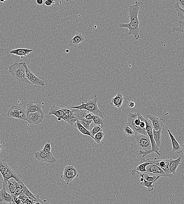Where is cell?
I'll list each match as a JSON object with an SVG mask.
<instances>
[{
    "label": "cell",
    "instance_id": "25",
    "mask_svg": "<svg viewBox=\"0 0 184 204\" xmlns=\"http://www.w3.org/2000/svg\"><path fill=\"white\" fill-rule=\"evenodd\" d=\"M13 202L14 201L12 195L8 193L5 188L0 189V202L9 203Z\"/></svg>",
    "mask_w": 184,
    "mask_h": 204
},
{
    "label": "cell",
    "instance_id": "19",
    "mask_svg": "<svg viewBox=\"0 0 184 204\" xmlns=\"http://www.w3.org/2000/svg\"><path fill=\"white\" fill-rule=\"evenodd\" d=\"M27 115L29 113L39 112L43 116L45 114L42 109L41 105L39 104H34L32 101H31L27 103L26 111Z\"/></svg>",
    "mask_w": 184,
    "mask_h": 204
},
{
    "label": "cell",
    "instance_id": "27",
    "mask_svg": "<svg viewBox=\"0 0 184 204\" xmlns=\"http://www.w3.org/2000/svg\"><path fill=\"white\" fill-rule=\"evenodd\" d=\"M124 98L123 94L121 93H118L115 97L112 99L111 103L114 107L120 108L123 105Z\"/></svg>",
    "mask_w": 184,
    "mask_h": 204
},
{
    "label": "cell",
    "instance_id": "24",
    "mask_svg": "<svg viewBox=\"0 0 184 204\" xmlns=\"http://www.w3.org/2000/svg\"><path fill=\"white\" fill-rule=\"evenodd\" d=\"M33 50L32 49H29L18 48L15 49L11 50L10 51V54L18 56L22 58L23 57L27 56L28 54L33 52Z\"/></svg>",
    "mask_w": 184,
    "mask_h": 204
},
{
    "label": "cell",
    "instance_id": "7",
    "mask_svg": "<svg viewBox=\"0 0 184 204\" xmlns=\"http://www.w3.org/2000/svg\"><path fill=\"white\" fill-rule=\"evenodd\" d=\"M79 176L78 171L75 167L73 165H68L64 168L61 178L64 181L66 184L69 185Z\"/></svg>",
    "mask_w": 184,
    "mask_h": 204
},
{
    "label": "cell",
    "instance_id": "47",
    "mask_svg": "<svg viewBox=\"0 0 184 204\" xmlns=\"http://www.w3.org/2000/svg\"><path fill=\"white\" fill-rule=\"evenodd\" d=\"M37 5H42L43 4V0H36V1Z\"/></svg>",
    "mask_w": 184,
    "mask_h": 204
},
{
    "label": "cell",
    "instance_id": "49",
    "mask_svg": "<svg viewBox=\"0 0 184 204\" xmlns=\"http://www.w3.org/2000/svg\"><path fill=\"white\" fill-rule=\"evenodd\" d=\"M9 204H17L15 203V202H10V203H9Z\"/></svg>",
    "mask_w": 184,
    "mask_h": 204
},
{
    "label": "cell",
    "instance_id": "15",
    "mask_svg": "<svg viewBox=\"0 0 184 204\" xmlns=\"http://www.w3.org/2000/svg\"><path fill=\"white\" fill-rule=\"evenodd\" d=\"M19 185V183L17 182L14 179H11L10 180L3 182V187L8 193L12 196L15 195V190L17 187Z\"/></svg>",
    "mask_w": 184,
    "mask_h": 204
},
{
    "label": "cell",
    "instance_id": "10",
    "mask_svg": "<svg viewBox=\"0 0 184 204\" xmlns=\"http://www.w3.org/2000/svg\"><path fill=\"white\" fill-rule=\"evenodd\" d=\"M24 68L25 69L27 79L31 84L35 85L44 87L45 85V81L41 80L31 71L27 66V63L25 62H22Z\"/></svg>",
    "mask_w": 184,
    "mask_h": 204
},
{
    "label": "cell",
    "instance_id": "42",
    "mask_svg": "<svg viewBox=\"0 0 184 204\" xmlns=\"http://www.w3.org/2000/svg\"><path fill=\"white\" fill-rule=\"evenodd\" d=\"M13 199L14 202L17 204H23L21 199H20L18 197L15 195H13Z\"/></svg>",
    "mask_w": 184,
    "mask_h": 204
},
{
    "label": "cell",
    "instance_id": "26",
    "mask_svg": "<svg viewBox=\"0 0 184 204\" xmlns=\"http://www.w3.org/2000/svg\"><path fill=\"white\" fill-rule=\"evenodd\" d=\"M84 36L83 34L79 33L72 37L70 40L69 45L70 47H77L79 44L84 41Z\"/></svg>",
    "mask_w": 184,
    "mask_h": 204
},
{
    "label": "cell",
    "instance_id": "28",
    "mask_svg": "<svg viewBox=\"0 0 184 204\" xmlns=\"http://www.w3.org/2000/svg\"><path fill=\"white\" fill-rule=\"evenodd\" d=\"M74 126L76 129H78L79 131L83 134L88 136L91 137L93 139V137L92 136L89 130H87V129L83 126L82 125L80 124V123L78 120H77L74 123Z\"/></svg>",
    "mask_w": 184,
    "mask_h": 204
},
{
    "label": "cell",
    "instance_id": "41",
    "mask_svg": "<svg viewBox=\"0 0 184 204\" xmlns=\"http://www.w3.org/2000/svg\"><path fill=\"white\" fill-rule=\"evenodd\" d=\"M44 4L46 6L49 7L55 4V2L53 0H47L44 2Z\"/></svg>",
    "mask_w": 184,
    "mask_h": 204
},
{
    "label": "cell",
    "instance_id": "13",
    "mask_svg": "<svg viewBox=\"0 0 184 204\" xmlns=\"http://www.w3.org/2000/svg\"><path fill=\"white\" fill-rule=\"evenodd\" d=\"M145 116L151 122L153 130L155 131L162 130L165 123V120L163 119L159 118L150 114H146Z\"/></svg>",
    "mask_w": 184,
    "mask_h": 204
},
{
    "label": "cell",
    "instance_id": "12",
    "mask_svg": "<svg viewBox=\"0 0 184 204\" xmlns=\"http://www.w3.org/2000/svg\"><path fill=\"white\" fill-rule=\"evenodd\" d=\"M149 161L152 164L156 165L161 168L169 176V177H174V176L170 173L169 159H157L155 158L153 160H149Z\"/></svg>",
    "mask_w": 184,
    "mask_h": 204
},
{
    "label": "cell",
    "instance_id": "20",
    "mask_svg": "<svg viewBox=\"0 0 184 204\" xmlns=\"http://www.w3.org/2000/svg\"><path fill=\"white\" fill-rule=\"evenodd\" d=\"M48 116L54 115L57 117L58 120H64L66 117L65 113L63 111L62 108L53 105L51 106L48 113Z\"/></svg>",
    "mask_w": 184,
    "mask_h": 204
},
{
    "label": "cell",
    "instance_id": "43",
    "mask_svg": "<svg viewBox=\"0 0 184 204\" xmlns=\"http://www.w3.org/2000/svg\"><path fill=\"white\" fill-rule=\"evenodd\" d=\"M176 2H177L179 6L184 9V0H178Z\"/></svg>",
    "mask_w": 184,
    "mask_h": 204
},
{
    "label": "cell",
    "instance_id": "38",
    "mask_svg": "<svg viewBox=\"0 0 184 204\" xmlns=\"http://www.w3.org/2000/svg\"><path fill=\"white\" fill-rule=\"evenodd\" d=\"M157 177L156 176H152V175H149L148 173L143 174L144 179L147 182H153L156 179Z\"/></svg>",
    "mask_w": 184,
    "mask_h": 204
},
{
    "label": "cell",
    "instance_id": "14",
    "mask_svg": "<svg viewBox=\"0 0 184 204\" xmlns=\"http://www.w3.org/2000/svg\"><path fill=\"white\" fill-rule=\"evenodd\" d=\"M146 169L147 173L152 176L164 177H169L161 168L155 165L151 164L148 165L146 166Z\"/></svg>",
    "mask_w": 184,
    "mask_h": 204
},
{
    "label": "cell",
    "instance_id": "5",
    "mask_svg": "<svg viewBox=\"0 0 184 204\" xmlns=\"http://www.w3.org/2000/svg\"><path fill=\"white\" fill-rule=\"evenodd\" d=\"M145 121L146 123V130L147 134L150 139L151 144V149L148 151L143 152L139 151V154L143 155V157L147 156L148 155L152 153H156L158 156H160L161 154L159 152V149L157 146L154 140L153 136V126H152L151 122L150 120L145 117Z\"/></svg>",
    "mask_w": 184,
    "mask_h": 204
},
{
    "label": "cell",
    "instance_id": "31",
    "mask_svg": "<svg viewBox=\"0 0 184 204\" xmlns=\"http://www.w3.org/2000/svg\"><path fill=\"white\" fill-rule=\"evenodd\" d=\"M10 167L8 166V165L5 160L2 159L0 161V172L2 174V177L8 171Z\"/></svg>",
    "mask_w": 184,
    "mask_h": 204
},
{
    "label": "cell",
    "instance_id": "44",
    "mask_svg": "<svg viewBox=\"0 0 184 204\" xmlns=\"http://www.w3.org/2000/svg\"><path fill=\"white\" fill-rule=\"evenodd\" d=\"M5 143L0 141V153L5 147Z\"/></svg>",
    "mask_w": 184,
    "mask_h": 204
},
{
    "label": "cell",
    "instance_id": "48",
    "mask_svg": "<svg viewBox=\"0 0 184 204\" xmlns=\"http://www.w3.org/2000/svg\"><path fill=\"white\" fill-rule=\"evenodd\" d=\"M34 203L32 201H31V200L29 199H28V200L26 202H24L23 204H34Z\"/></svg>",
    "mask_w": 184,
    "mask_h": 204
},
{
    "label": "cell",
    "instance_id": "36",
    "mask_svg": "<svg viewBox=\"0 0 184 204\" xmlns=\"http://www.w3.org/2000/svg\"><path fill=\"white\" fill-rule=\"evenodd\" d=\"M104 133L103 131L99 132V133L95 135L94 137H93V138H94L93 140L96 143L100 144L104 138Z\"/></svg>",
    "mask_w": 184,
    "mask_h": 204
},
{
    "label": "cell",
    "instance_id": "3",
    "mask_svg": "<svg viewBox=\"0 0 184 204\" xmlns=\"http://www.w3.org/2000/svg\"><path fill=\"white\" fill-rule=\"evenodd\" d=\"M8 71L11 75L19 82L31 84L27 79L25 68L22 63H15L10 66Z\"/></svg>",
    "mask_w": 184,
    "mask_h": 204
},
{
    "label": "cell",
    "instance_id": "16",
    "mask_svg": "<svg viewBox=\"0 0 184 204\" xmlns=\"http://www.w3.org/2000/svg\"><path fill=\"white\" fill-rule=\"evenodd\" d=\"M65 114L64 121L74 126V123L77 121L75 115V109L70 108H62Z\"/></svg>",
    "mask_w": 184,
    "mask_h": 204
},
{
    "label": "cell",
    "instance_id": "30",
    "mask_svg": "<svg viewBox=\"0 0 184 204\" xmlns=\"http://www.w3.org/2000/svg\"><path fill=\"white\" fill-rule=\"evenodd\" d=\"M160 177L158 176L154 181L152 182H149L145 180L143 178V182H141V185L142 186L147 188L149 192H152V191L153 190L154 187V185H153L154 182H156V181H157Z\"/></svg>",
    "mask_w": 184,
    "mask_h": 204
},
{
    "label": "cell",
    "instance_id": "1",
    "mask_svg": "<svg viewBox=\"0 0 184 204\" xmlns=\"http://www.w3.org/2000/svg\"><path fill=\"white\" fill-rule=\"evenodd\" d=\"M141 3L136 1L134 5L130 6L128 9V18L130 20V22L128 23H121L119 24L121 28H125L129 29L128 34L133 36L135 39L137 40L140 38V28L138 14L140 9Z\"/></svg>",
    "mask_w": 184,
    "mask_h": 204
},
{
    "label": "cell",
    "instance_id": "37",
    "mask_svg": "<svg viewBox=\"0 0 184 204\" xmlns=\"http://www.w3.org/2000/svg\"><path fill=\"white\" fill-rule=\"evenodd\" d=\"M103 126L100 125H95L93 128L90 132V133L93 137L99 132L103 131Z\"/></svg>",
    "mask_w": 184,
    "mask_h": 204
},
{
    "label": "cell",
    "instance_id": "18",
    "mask_svg": "<svg viewBox=\"0 0 184 204\" xmlns=\"http://www.w3.org/2000/svg\"><path fill=\"white\" fill-rule=\"evenodd\" d=\"M20 185L21 186L22 193L26 195L28 199L32 201L34 203L41 200L39 198V195L33 194L24 184V182L20 183Z\"/></svg>",
    "mask_w": 184,
    "mask_h": 204
},
{
    "label": "cell",
    "instance_id": "39",
    "mask_svg": "<svg viewBox=\"0 0 184 204\" xmlns=\"http://www.w3.org/2000/svg\"><path fill=\"white\" fill-rule=\"evenodd\" d=\"M51 143L50 142H47V143H46L44 145L43 149L42 150L45 152H51Z\"/></svg>",
    "mask_w": 184,
    "mask_h": 204
},
{
    "label": "cell",
    "instance_id": "2",
    "mask_svg": "<svg viewBox=\"0 0 184 204\" xmlns=\"http://www.w3.org/2000/svg\"><path fill=\"white\" fill-rule=\"evenodd\" d=\"M145 120V116H142L139 112L134 113H129L128 114L127 122L126 123V124L133 130L135 136L138 134L147 136L146 129H141L139 127L141 122Z\"/></svg>",
    "mask_w": 184,
    "mask_h": 204
},
{
    "label": "cell",
    "instance_id": "9",
    "mask_svg": "<svg viewBox=\"0 0 184 204\" xmlns=\"http://www.w3.org/2000/svg\"><path fill=\"white\" fill-rule=\"evenodd\" d=\"M34 156L36 159L43 163L54 164L57 162L51 152H45L42 150L35 152Z\"/></svg>",
    "mask_w": 184,
    "mask_h": 204
},
{
    "label": "cell",
    "instance_id": "23",
    "mask_svg": "<svg viewBox=\"0 0 184 204\" xmlns=\"http://www.w3.org/2000/svg\"><path fill=\"white\" fill-rule=\"evenodd\" d=\"M182 157H179L176 159H169V172L170 174L174 176L176 174L177 169L181 164Z\"/></svg>",
    "mask_w": 184,
    "mask_h": 204
},
{
    "label": "cell",
    "instance_id": "33",
    "mask_svg": "<svg viewBox=\"0 0 184 204\" xmlns=\"http://www.w3.org/2000/svg\"><path fill=\"white\" fill-rule=\"evenodd\" d=\"M92 120L94 125H100L103 126L104 123H106V122L103 120L101 117L93 115Z\"/></svg>",
    "mask_w": 184,
    "mask_h": 204
},
{
    "label": "cell",
    "instance_id": "46",
    "mask_svg": "<svg viewBox=\"0 0 184 204\" xmlns=\"http://www.w3.org/2000/svg\"><path fill=\"white\" fill-rule=\"evenodd\" d=\"M128 106L130 108H133L135 107V103L134 102L130 101L128 103Z\"/></svg>",
    "mask_w": 184,
    "mask_h": 204
},
{
    "label": "cell",
    "instance_id": "45",
    "mask_svg": "<svg viewBox=\"0 0 184 204\" xmlns=\"http://www.w3.org/2000/svg\"><path fill=\"white\" fill-rule=\"evenodd\" d=\"M34 204H51L48 203L47 202V200H41L39 201V202H37L34 203Z\"/></svg>",
    "mask_w": 184,
    "mask_h": 204
},
{
    "label": "cell",
    "instance_id": "34",
    "mask_svg": "<svg viewBox=\"0 0 184 204\" xmlns=\"http://www.w3.org/2000/svg\"><path fill=\"white\" fill-rule=\"evenodd\" d=\"M175 8L178 13V16L184 20V10L182 7L179 6L177 2H176L175 5Z\"/></svg>",
    "mask_w": 184,
    "mask_h": 204
},
{
    "label": "cell",
    "instance_id": "11",
    "mask_svg": "<svg viewBox=\"0 0 184 204\" xmlns=\"http://www.w3.org/2000/svg\"><path fill=\"white\" fill-rule=\"evenodd\" d=\"M151 164H152L149 162V159L145 158L142 159L140 161L135 165L133 169L131 171L132 176H134L136 173L139 175L147 173L146 166Z\"/></svg>",
    "mask_w": 184,
    "mask_h": 204
},
{
    "label": "cell",
    "instance_id": "6",
    "mask_svg": "<svg viewBox=\"0 0 184 204\" xmlns=\"http://www.w3.org/2000/svg\"><path fill=\"white\" fill-rule=\"evenodd\" d=\"M135 137V143L136 147L141 151L146 152L151 149V144L149 136L138 134Z\"/></svg>",
    "mask_w": 184,
    "mask_h": 204
},
{
    "label": "cell",
    "instance_id": "22",
    "mask_svg": "<svg viewBox=\"0 0 184 204\" xmlns=\"http://www.w3.org/2000/svg\"><path fill=\"white\" fill-rule=\"evenodd\" d=\"M3 177L4 181L5 182L11 179H14L18 183H20L23 182V181L22 180L21 177L18 176L11 168L4 175V176H3Z\"/></svg>",
    "mask_w": 184,
    "mask_h": 204
},
{
    "label": "cell",
    "instance_id": "35",
    "mask_svg": "<svg viewBox=\"0 0 184 204\" xmlns=\"http://www.w3.org/2000/svg\"><path fill=\"white\" fill-rule=\"evenodd\" d=\"M123 130L125 134L129 137H134L135 136L134 132L126 124V125L124 126Z\"/></svg>",
    "mask_w": 184,
    "mask_h": 204
},
{
    "label": "cell",
    "instance_id": "40",
    "mask_svg": "<svg viewBox=\"0 0 184 204\" xmlns=\"http://www.w3.org/2000/svg\"><path fill=\"white\" fill-rule=\"evenodd\" d=\"M17 196L21 200V201H22L23 203L24 202H27V201L29 199L27 197L26 195L24 194H22L18 195V196Z\"/></svg>",
    "mask_w": 184,
    "mask_h": 204
},
{
    "label": "cell",
    "instance_id": "4",
    "mask_svg": "<svg viewBox=\"0 0 184 204\" xmlns=\"http://www.w3.org/2000/svg\"><path fill=\"white\" fill-rule=\"evenodd\" d=\"M98 99L97 95L94 96L93 100H88L84 103L82 101L81 104L71 107V108L84 110L91 113L93 115L99 116L100 117H103V114L100 111L97 104Z\"/></svg>",
    "mask_w": 184,
    "mask_h": 204
},
{
    "label": "cell",
    "instance_id": "32",
    "mask_svg": "<svg viewBox=\"0 0 184 204\" xmlns=\"http://www.w3.org/2000/svg\"><path fill=\"white\" fill-rule=\"evenodd\" d=\"M178 23L179 24V27H172V31H177V32H181L183 34L184 27V20H179V21H178Z\"/></svg>",
    "mask_w": 184,
    "mask_h": 204
},
{
    "label": "cell",
    "instance_id": "50",
    "mask_svg": "<svg viewBox=\"0 0 184 204\" xmlns=\"http://www.w3.org/2000/svg\"><path fill=\"white\" fill-rule=\"evenodd\" d=\"M1 1V2H4V3H5L6 2V1Z\"/></svg>",
    "mask_w": 184,
    "mask_h": 204
},
{
    "label": "cell",
    "instance_id": "21",
    "mask_svg": "<svg viewBox=\"0 0 184 204\" xmlns=\"http://www.w3.org/2000/svg\"><path fill=\"white\" fill-rule=\"evenodd\" d=\"M167 131L169 133V136L171 139V143H172V152L174 153L175 152L178 154L182 153V146L176 140L174 136L171 133L169 129H168Z\"/></svg>",
    "mask_w": 184,
    "mask_h": 204
},
{
    "label": "cell",
    "instance_id": "17",
    "mask_svg": "<svg viewBox=\"0 0 184 204\" xmlns=\"http://www.w3.org/2000/svg\"><path fill=\"white\" fill-rule=\"evenodd\" d=\"M44 117L39 112L29 113L27 115V121L30 124L38 125L43 122Z\"/></svg>",
    "mask_w": 184,
    "mask_h": 204
},
{
    "label": "cell",
    "instance_id": "8",
    "mask_svg": "<svg viewBox=\"0 0 184 204\" xmlns=\"http://www.w3.org/2000/svg\"><path fill=\"white\" fill-rule=\"evenodd\" d=\"M7 115L10 118L27 120V115L26 111L19 106H12L8 110Z\"/></svg>",
    "mask_w": 184,
    "mask_h": 204
},
{
    "label": "cell",
    "instance_id": "29",
    "mask_svg": "<svg viewBox=\"0 0 184 204\" xmlns=\"http://www.w3.org/2000/svg\"><path fill=\"white\" fill-rule=\"evenodd\" d=\"M162 131L159 130L155 131L153 130V136L154 140L158 148L160 147L161 141H162Z\"/></svg>",
    "mask_w": 184,
    "mask_h": 204
}]
</instances>
